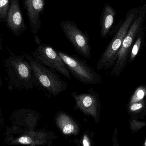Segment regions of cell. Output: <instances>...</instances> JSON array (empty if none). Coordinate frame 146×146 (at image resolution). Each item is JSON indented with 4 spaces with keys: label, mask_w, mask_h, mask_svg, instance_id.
Listing matches in <instances>:
<instances>
[{
    "label": "cell",
    "mask_w": 146,
    "mask_h": 146,
    "mask_svg": "<svg viewBox=\"0 0 146 146\" xmlns=\"http://www.w3.org/2000/svg\"><path fill=\"white\" fill-rule=\"evenodd\" d=\"M146 96V88L145 87L141 86L137 88L131 98L130 104L137 103L143 101V99Z\"/></svg>",
    "instance_id": "cell-16"
},
{
    "label": "cell",
    "mask_w": 146,
    "mask_h": 146,
    "mask_svg": "<svg viewBox=\"0 0 146 146\" xmlns=\"http://www.w3.org/2000/svg\"><path fill=\"white\" fill-rule=\"evenodd\" d=\"M23 54L32 68L38 86L46 92V95L56 97L68 89V83L57 72L44 66L30 55Z\"/></svg>",
    "instance_id": "cell-1"
},
{
    "label": "cell",
    "mask_w": 146,
    "mask_h": 146,
    "mask_svg": "<svg viewBox=\"0 0 146 146\" xmlns=\"http://www.w3.org/2000/svg\"><path fill=\"white\" fill-rule=\"evenodd\" d=\"M6 23L8 28L15 36L22 35L27 29L22 15L19 0H10Z\"/></svg>",
    "instance_id": "cell-10"
},
{
    "label": "cell",
    "mask_w": 146,
    "mask_h": 146,
    "mask_svg": "<svg viewBox=\"0 0 146 146\" xmlns=\"http://www.w3.org/2000/svg\"><path fill=\"white\" fill-rule=\"evenodd\" d=\"M1 80H0V84H1Z\"/></svg>",
    "instance_id": "cell-22"
},
{
    "label": "cell",
    "mask_w": 146,
    "mask_h": 146,
    "mask_svg": "<svg viewBox=\"0 0 146 146\" xmlns=\"http://www.w3.org/2000/svg\"><path fill=\"white\" fill-rule=\"evenodd\" d=\"M95 133L89 129H86L83 132L79 139H76L73 143L77 146H92L94 145V137Z\"/></svg>",
    "instance_id": "cell-14"
},
{
    "label": "cell",
    "mask_w": 146,
    "mask_h": 146,
    "mask_svg": "<svg viewBox=\"0 0 146 146\" xmlns=\"http://www.w3.org/2000/svg\"><path fill=\"white\" fill-rule=\"evenodd\" d=\"M10 0H0V23L6 22Z\"/></svg>",
    "instance_id": "cell-15"
},
{
    "label": "cell",
    "mask_w": 146,
    "mask_h": 146,
    "mask_svg": "<svg viewBox=\"0 0 146 146\" xmlns=\"http://www.w3.org/2000/svg\"><path fill=\"white\" fill-rule=\"evenodd\" d=\"M56 51L65 63L70 73L79 82L87 85H96L102 81L101 75L88 65L86 61L75 55L64 51Z\"/></svg>",
    "instance_id": "cell-2"
},
{
    "label": "cell",
    "mask_w": 146,
    "mask_h": 146,
    "mask_svg": "<svg viewBox=\"0 0 146 146\" xmlns=\"http://www.w3.org/2000/svg\"><path fill=\"white\" fill-rule=\"evenodd\" d=\"M115 15L116 12L114 9L108 3H106L103 7L100 19V36L101 38H105L109 35L114 24Z\"/></svg>",
    "instance_id": "cell-13"
},
{
    "label": "cell",
    "mask_w": 146,
    "mask_h": 146,
    "mask_svg": "<svg viewBox=\"0 0 146 146\" xmlns=\"http://www.w3.org/2000/svg\"><path fill=\"white\" fill-rule=\"evenodd\" d=\"M142 19L143 18L142 17L137 18L134 21L129 30L128 31L118 52L116 61L110 73L111 76L115 75L117 77L123 71L127 64L129 51L139 31Z\"/></svg>",
    "instance_id": "cell-7"
},
{
    "label": "cell",
    "mask_w": 146,
    "mask_h": 146,
    "mask_svg": "<svg viewBox=\"0 0 146 146\" xmlns=\"http://www.w3.org/2000/svg\"><path fill=\"white\" fill-rule=\"evenodd\" d=\"M58 138L53 131L43 128L26 131L23 135L14 140L12 143L31 146H51Z\"/></svg>",
    "instance_id": "cell-8"
},
{
    "label": "cell",
    "mask_w": 146,
    "mask_h": 146,
    "mask_svg": "<svg viewBox=\"0 0 146 146\" xmlns=\"http://www.w3.org/2000/svg\"><path fill=\"white\" fill-rule=\"evenodd\" d=\"M146 125V122H141L133 119L130 121V126L132 133H135Z\"/></svg>",
    "instance_id": "cell-17"
},
{
    "label": "cell",
    "mask_w": 146,
    "mask_h": 146,
    "mask_svg": "<svg viewBox=\"0 0 146 146\" xmlns=\"http://www.w3.org/2000/svg\"><path fill=\"white\" fill-rule=\"evenodd\" d=\"M134 17L135 13H133L125 19L99 59L96 66L97 70L98 71L102 69L107 70L114 66L123 41L127 33Z\"/></svg>",
    "instance_id": "cell-3"
},
{
    "label": "cell",
    "mask_w": 146,
    "mask_h": 146,
    "mask_svg": "<svg viewBox=\"0 0 146 146\" xmlns=\"http://www.w3.org/2000/svg\"><path fill=\"white\" fill-rule=\"evenodd\" d=\"M54 118L56 127L65 137L76 136L80 133V127L79 123L66 112L58 111Z\"/></svg>",
    "instance_id": "cell-11"
},
{
    "label": "cell",
    "mask_w": 146,
    "mask_h": 146,
    "mask_svg": "<svg viewBox=\"0 0 146 146\" xmlns=\"http://www.w3.org/2000/svg\"><path fill=\"white\" fill-rule=\"evenodd\" d=\"M33 56L45 67L54 69L68 80L72 79L71 74L58 53L52 46L40 44L33 52Z\"/></svg>",
    "instance_id": "cell-6"
},
{
    "label": "cell",
    "mask_w": 146,
    "mask_h": 146,
    "mask_svg": "<svg viewBox=\"0 0 146 146\" xmlns=\"http://www.w3.org/2000/svg\"><path fill=\"white\" fill-rule=\"evenodd\" d=\"M145 103L141 101L129 104V110L132 112H139L145 107Z\"/></svg>",
    "instance_id": "cell-18"
},
{
    "label": "cell",
    "mask_w": 146,
    "mask_h": 146,
    "mask_svg": "<svg viewBox=\"0 0 146 146\" xmlns=\"http://www.w3.org/2000/svg\"><path fill=\"white\" fill-rule=\"evenodd\" d=\"M60 27L77 54L90 59L92 55V47L87 33L83 32L74 21L62 20L60 23Z\"/></svg>",
    "instance_id": "cell-4"
},
{
    "label": "cell",
    "mask_w": 146,
    "mask_h": 146,
    "mask_svg": "<svg viewBox=\"0 0 146 146\" xmlns=\"http://www.w3.org/2000/svg\"><path fill=\"white\" fill-rule=\"evenodd\" d=\"M144 146H146V139L145 141V144H144Z\"/></svg>",
    "instance_id": "cell-21"
},
{
    "label": "cell",
    "mask_w": 146,
    "mask_h": 146,
    "mask_svg": "<svg viewBox=\"0 0 146 146\" xmlns=\"http://www.w3.org/2000/svg\"><path fill=\"white\" fill-rule=\"evenodd\" d=\"M141 37H139L136 40L135 44L134 45L132 49V51H131V57L130 59L131 61H133L135 57H136L139 52V50L140 48L141 45Z\"/></svg>",
    "instance_id": "cell-19"
},
{
    "label": "cell",
    "mask_w": 146,
    "mask_h": 146,
    "mask_svg": "<svg viewBox=\"0 0 146 146\" xmlns=\"http://www.w3.org/2000/svg\"><path fill=\"white\" fill-rule=\"evenodd\" d=\"M3 44L2 41V39L0 37V50L2 48Z\"/></svg>",
    "instance_id": "cell-20"
},
{
    "label": "cell",
    "mask_w": 146,
    "mask_h": 146,
    "mask_svg": "<svg viewBox=\"0 0 146 146\" xmlns=\"http://www.w3.org/2000/svg\"><path fill=\"white\" fill-rule=\"evenodd\" d=\"M12 63L19 78L27 83L31 88L34 85L38 86L31 64L24 59V56H17L10 52Z\"/></svg>",
    "instance_id": "cell-12"
},
{
    "label": "cell",
    "mask_w": 146,
    "mask_h": 146,
    "mask_svg": "<svg viewBox=\"0 0 146 146\" xmlns=\"http://www.w3.org/2000/svg\"><path fill=\"white\" fill-rule=\"evenodd\" d=\"M72 96L75 101V110L80 111L85 116L91 117L96 124L99 123L102 105L97 92L92 88L82 93L76 91L72 93Z\"/></svg>",
    "instance_id": "cell-5"
},
{
    "label": "cell",
    "mask_w": 146,
    "mask_h": 146,
    "mask_svg": "<svg viewBox=\"0 0 146 146\" xmlns=\"http://www.w3.org/2000/svg\"><path fill=\"white\" fill-rule=\"evenodd\" d=\"M27 13L31 31L36 35L42 24L41 16L45 7L44 0H21Z\"/></svg>",
    "instance_id": "cell-9"
}]
</instances>
